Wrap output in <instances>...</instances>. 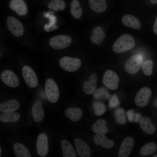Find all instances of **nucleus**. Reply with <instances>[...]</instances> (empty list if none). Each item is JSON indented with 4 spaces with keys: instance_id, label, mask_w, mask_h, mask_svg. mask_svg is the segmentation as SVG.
Listing matches in <instances>:
<instances>
[{
    "instance_id": "nucleus-1",
    "label": "nucleus",
    "mask_w": 157,
    "mask_h": 157,
    "mask_svg": "<svg viewBox=\"0 0 157 157\" xmlns=\"http://www.w3.org/2000/svg\"><path fill=\"white\" fill-rule=\"evenodd\" d=\"M135 42L133 37L129 34H124L119 37L114 43L113 51L117 53H121L132 49Z\"/></svg>"
},
{
    "instance_id": "nucleus-2",
    "label": "nucleus",
    "mask_w": 157,
    "mask_h": 157,
    "mask_svg": "<svg viewBox=\"0 0 157 157\" xmlns=\"http://www.w3.org/2000/svg\"><path fill=\"white\" fill-rule=\"evenodd\" d=\"M143 58L140 54L133 55L126 61L124 65L126 71L130 74H134L140 70L143 63Z\"/></svg>"
},
{
    "instance_id": "nucleus-3",
    "label": "nucleus",
    "mask_w": 157,
    "mask_h": 157,
    "mask_svg": "<svg viewBox=\"0 0 157 157\" xmlns=\"http://www.w3.org/2000/svg\"><path fill=\"white\" fill-rule=\"evenodd\" d=\"M45 89L47 97L51 103L56 102L60 95L59 90L57 85L52 78L47 79L45 82Z\"/></svg>"
},
{
    "instance_id": "nucleus-4",
    "label": "nucleus",
    "mask_w": 157,
    "mask_h": 157,
    "mask_svg": "<svg viewBox=\"0 0 157 157\" xmlns=\"http://www.w3.org/2000/svg\"><path fill=\"white\" fill-rule=\"evenodd\" d=\"M60 66L63 69L69 72H74L78 70L81 67V60L76 58L68 56L62 57L59 61Z\"/></svg>"
},
{
    "instance_id": "nucleus-5",
    "label": "nucleus",
    "mask_w": 157,
    "mask_h": 157,
    "mask_svg": "<svg viewBox=\"0 0 157 157\" xmlns=\"http://www.w3.org/2000/svg\"><path fill=\"white\" fill-rule=\"evenodd\" d=\"M71 41V38L69 36L59 35L51 38L49 40V44L53 49H62L69 46Z\"/></svg>"
},
{
    "instance_id": "nucleus-6",
    "label": "nucleus",
    "mask_w": 157,
    "mask_h": 157,
    "mask_svg": "<svg viewBox=\"0 0 157 157\" xmlns=\"http://www.w3.org/2000/svg\"><path fill=\"white\" fill-rule=\"evenodd\" d=\"M22 74L26 84L29 87L33 88L38 84V79L35 72L29 66L26 65L22 69Z\"/></svg>"
},
{
    "instance_id": "nucleus-7",
    "label": "nucleus",
    "mask_w": 157,
    "mask_h": 157,
    "mask_svg": "<svg viewBox=\"0 0 157 157\" xmlns=\"http://www.w3.org/2000/svg\"><path fill=\"white\" fill-rule=\"evenodd\" d=\"M119 78L117 75L113 71L108 70L105 72L102 79L103 84L111 90L117 89L118 86Z\"/></svg>"
},
{
    "instance_id": "nucleus-8",
    "label": "nucleus",
    "mask_w": 157,
    "mask_h": 157,
    "mask_svg": "<svg viewBox=\"0 0 157 157\" xmlns=\"http://www.w3.org/2000/svg\"><path fill=\"white\" fill-rule=\"evenodd\" d=\"M151 95V89L147 87H143L137 93L135 99V103L139 107H144L149 103Z\"/></svg>"
},
{
    "instance_id": "nucleus-9",
    "label": "nucleus",
    "mask_w": 157,
    "mask_h": 157,
    "mask_svg": "<svg viewBox=\"0 0 157 157\" xmlns=\"http://www.w3.org/2000/svg\"><path fill=\"white\" fill-rule=\"evenodd\" d=\"M7 24L8 30L14 36L19 37L23 34L24 32L23 26L16 18L12 16L8 17Z\"/></svg>"
},
{
    "instance_id": "nucleus-10",
    "label": "nucleus",
    "mask_w": 157,
    "mask_h": 157,
    "mask_svg": "<svg viewBox=\"0 0 157 157\" xmlns=\"http://www.w3.org/2000/svg\"><path fill=\"white\" fill-rule=\"evenodd\" d=\"M2 82L12 88H16L19 84V79L12 71L6 69L3 71L0 75Z\"/></svg>"
},
{
    "instance_id": "nucleus-11",
    "label": "nucleus",
    "mask_w": 157,
    "mask_h": 157,
    "mask_svg": "<svg viewBox=\"0 0 157 157\" xmlns=\"http://www.w3.org/2000/svg\"><path fill=\"white\" fill-rule=\"evenodd\" d=\"M36 149L38 154L41 157L46 156L48 152V141L47 135L41 133L38 136L36 142Z\"/></svg>"
},
{
    "instance_id": "nucleus-12",
    "label": "nucleus",
    "mask_w": 157,
    "mask_h": 157,
    "mask_svg": "<svg viewBox=\"0 0 157 157\" xmlns=\"http://www.w3.org/2000/svg\"><path fill=\"white\" fill-rule=\"evenodd\" d=\"M134 145V140L132 137H128L125 138L121 144L118 151V156H128L131 154Z\"/></svg>"
},
{
    "instance_id": "nucleus-13",
    "label": "nucleus",
    "mask_w": 157,
    "mask_h": 157,
    "mask_svg": "<svg viewBox=\"0 0 157 157\" xmlns=\"http://www.w3.org/2000/svg\"><path fill=\"white\" fill-rule=\"evenodd\" d=\"M74 143L77 153L81 157H89L90 156L91 149L89 145L81 139L76 138Z\"/></svg>"
},
{
    "instance_id": "nucleus-14",
    "label": "nucleus",
    "mask_w": 157,
    "mask_h": 157,
    "mask_svg": "<svg viewBox=\"0 0 157 157\" xmlns=\"http://www.w3.org/2000/svg\"><path fill=\"white\" fill-rule=\"evenodd\" d=\"M32 113L34 120L38 122L41 121L44 116L43 104L40 100L37 99L34 102L32 108Z\"/></svg>"
},
{
    "instance_id": "nucleus-15",
    "label": "nucleus",
    "mask_w": 157,
    "mask_h": 157,
    "mask_svg": "<svg viewBox=\"0 0 157 157\" xmlns=\"http://www.w3.org/2000/svg\"><path fill=\"white\" fill-rule=\"evenodd\" d=\"M97 76L95 73H93L90 76L89 79L84 83L83 90L87 94L90 95L93 93L97 88Z\"/></svg>"
},
{
    "instance_id": "nucleus-16",
    "label": "nucleus",
    "mask_w": 157,
    "mask_h": 157,
    "mask_svg": "<svg viewBox=\"0 0 157 157\" xmlns=\"http://www.w3.org/2000/svg\"><path fill=\"white\" fill-rule=\"evenodd\" d=\"M9 6L11 9L19 15L23 16L27 13V6L23 0H11Z\"/></svg>"
},
{
    "instance_id": "nucleus-17",
    "label": "nucleus",
    "mask_w": 157,
    "mask_h": 157,
    "mask_svg": "<svg viewBox=\"0 0 157 157\" xmlns=\"http://www.w3.org/2000/svg\"><path fill=\"white\" fill-rule=\"evenodd\" d=\"M122 21L124 26L135 29H139L141 26L139 20L133 15L128 14L124 15L122 18Z\"/></svg>"
},
{
    "instance_id": "nucleus-18",
    "label": "nucleus",
    "mask_w": 157,
    "mask_h": 157,
    "mask_svg": "<svg viewBox=\"0 0 157 157\" xmlns=\"http://www.w3.org/2000/svg\"><path fill=\"white\" fill-rule=\"evenodd\" d=\"M93 140L97 145L107 149L111 148L115 144L113 141L107 139L104 134H97L93 137Z\"/></svg>"
},
{
    "instance_id": "nucleus-19",
    "label": "nucleus",
    "mask_w": 157,
    "mask_h": 157,
    "mask_svg": "<svg viewBox=\"0 0 157 157\" xmlns=\"http://www.w3.org/2000/svg\"><path fill=\"white\" fill-rule=\"evenodd\" d=\"M19 106V103L17 100H9L0 104V111L3 112L14 111L18 109Z\"/></svg>"
},
{
    "instance_id": "nucleus-20",
    "label": "nucleus",
    "mask_w": 157,
    "mask_h": 157,
    "mask_svg": "<svg viewBox=\"0 0 157 157\" xmlns=\"http://www.w3.org/2000/svg\"><path fill=\"white\" fill-rule=\"evenodd\" d=\"M66 116L71 121L76 122L82 118L83 113L81 109L78 108H68L65 111Z\"/></svg>"
},
{
    "instance_id": "nucleus-21",
    "label": "nucleus",
    "mask_w": 157,
    "mask_h": 157,
    "mask_svg": "<svg viewBox=\"0 0 157 157\" xmlns=\"http://www.w3.org/2000/svg\"><path fill=\"white\" fill-rule=\"evenodd\" d=\"M105 36V33L102 28L100 26H97L92 31L91 40L93 43L99 45L103 42Z\"/></svg>"
},
{
    "instance_id": "nucleus-22",
    "label": "nucleus",
    "mask_w": 157,
    "mask_h": 157,
    "mask_svg": "<svg viewBox=\"0 0 157 157\" xmlns=\"http://www.w3.org/2000/svg\"><path fill=\"white\" fill-rule=\"evenodd\" d=\"M139 124L143 130L148 134H152L155 131V127L148 117H142L140 120Z\"/></svg>"
},
{
    "instance_id": "nucleus-23",
    "label": "nucleus",
    "mask_w": 157,
    "mask_h": 157,
    "mask_svg": "<svg viewBox=\"0 0 157 157\" xmlns=\"http://www.w3.org/2000/svg\"><path fill=\"white\" fill-rule=\"evenodd\" d=\"M61 145L64 157H76V152L71 144L67 140L61 141Z\"/></svg>"
},
{
    "instance_id": "nucleus-24",
    "label": "nucleus",
    "mask_w": 157,
    "mask_h": 157,
    "mask_svg": "<svg viewBox=\"0 0 157 157\" xmlns=\"http://www.w3.org/2000/svg\"><path fill=\"white\" fill-rule=\"evenodd\" d=\"M90 6L93 11L100 13L105 11L107 8L105 0H88Z\"/></svg>"
},
{
    "instance_id": "nucleus-25",
    "label": "nucleus",
    "mask_w": 157,
    "mask_h": 157,
    "mask_svg": "<svg viewBox=\"0 0 157 157\" xmlns=\"http://www.w3.org/2000/svg\"><path fill=\"white\" fill-rule=\"evenodd\" d=\"M13 149L17 157H31L29 151L23 144L16 142L13 145Z\"/></svg>"
},
{
    "instance_id": "nucleus-26",
    "label": "nucleus",
    "mask_w": 157,
    "mask_h": 157,
    "mask_svg": "<svg viewBox=\"0 0 157 157\" xmlns=\"http://www.w3.org/2000/svg\"><path fill=\"white\" fill-rule=\"evenodd\" d=\"M107 122L105 120L103 119L98 120L92 126V131L97 134H105L108 131L106 126Z\"/></svg>"
},
{
    "instance_id": "nucleus-27",
    "label": "nucleus",
    "mask_w": 157,
    "mask_h": 157,
    "mask_svg": "<svg viewBox=\"0 0 157 157\" xmlns=\"http://www.w3.org/2000/svg\"><path fill=\"white\" fill-rule=\"evenodd\" d=\"M19 114L15 112H3L0 115V121L3 122H14L20 118Z\"/></svg>"
},
{
    "instance_id": "nucleus-28",
    "label": "nucleus",
    "mask_w": 157,
    "mask_h": 157,
    "mask_svg": "<svg viewBox=\"0 0 157 157\" xmlns=\"http://www.w3.org/2000/svg\"><path fill=\"white\" fill-rule=\"evenodd\" d=\"M72 15L75 18L79 19L82 15L81 7L80 6V3L78 0H72L71 3L70 9Z\"/></svg>"
},
{
    "instance_id": "nucleus-29",
    "label": "nucleus",
    "mask_w": 157,
    "mask_h": 157,
    "mask_svg": "<svg viewBox=\"0 0 157 157\" xmlns=\"http://www.w3.org/2000/svg\"><path fill=\"white\" fill-rule=\"evenodd\" d=\"M157 147L156 144L150 142L144 145L140 151V154L142 156H147L154 153L156 150Z\"/></svg>"
},
{
    "instance_id": "nucleus-30",
    "label": "nucleus",
    "mask_w": 157,
    "mask_h": 157,
    "mask_svg": "<svg viewBox=\"0 0 157 157\" xmlns=\"http://www.w3.org/2000/svg\"><path fill=\"white\" fill-rule=\"evenodd\" d=\"M93 96L96 99L103 98L108 99L111 98L108 89L104 87H101L96 90L93 92Z\"/></svg>"
},
{
    "instance_id": "nucleus-31",
    "label": "nucleus",
    "mask_w": 157,
    "mask_h": 157,
    "mask_svg": "<svg viewBox=\"0 0 157 157\" xmlns=\"http://www.w3.org/2000/svg\"><path fill=\"white\" fill-rule=\"evenodd\" d=\"M49 8L57 11L59 10H63L65 7L66 4L63 0H51L47 5Z\"/></svg>"
},
{
    "instance_id": "nucleus-32",
    "label": "nucleus",
    "mask_w": 157,
    "mask_h": 157,
    "mask_svg": "<svg viewBox=\"0 0 157 157\" xmlns=\"http://www.w3.org/2000/svg\"><path fill=\"white\" fill-rule=\"evenodd\" d=\"M115 115L117 122L120 124H124L126 122V118L124 110L121 108H117L115 110Z\"/></svg>"
},
{
    "instance_id": "nucleus-33",
    "label": "nucleus",
    "mask_w": 157,
    "mask_h": 157,
    "mask_svg": "<svg viewBox=\"0 0 157 157\" xmlns=\"http://www.w3.org/2000/svg\"><path fill=\"white\" fill-rule=\"evenodd\" d=\"M153 66V61L151 60H147L142 63V68L145 75L150 76L151 75Z\"/></svg>"
},
{
    "instance_id": "nucleus-34",
    "label": "nucleus",
    "mask_w": 157,
    "mask_h": 157,
    "mask_svg": "<svg viewBox=\"0 0 157 157\" xmlns=\"http://www.w3.org/2000/svg\"><path fill=\"white\" fill-rule=\"evenodd\" d=\"M93 107L95 115L100 116L103 114L106 110L105 106L102 103L95 101L93 104Z\"/></svg>"
},
{
    "instance_id": "nucleus-35",
    "label": "nucleus",
    "mask_w": 157,
    "mask_h": 157,
    "mask_svg": "<svg viewBox=\"0 0 157 157\" xmlns=\"http://www.w3.org/2000/svg\"><path fill=\"white\" fill-rule=\"evenodd\" d=\"M119 104L118 99L116 94L113 95L109 101V106L111 108H115Z\"/></svg>"
},
{
    "instance_id": "nucleus-36",
    "label": "nucleus",
    "mask_w": 157,
    "mask_h": 157,
    "mask_svg": "<svg viewBox=\"0 0 157 157\" xmlns=\"http://www.w3.org/2000/svg\"><path fill=\"white\" fill-rule=\"evenodd\" d=\"M135 114L132 110H129L127 112V115L128 119L130 121L132 122L134 119Z\"/></svg>"
},
{
    "instance_id": "nucleus-37",
    "label": "nucleus",
    "mask_w": 157,
    "mask_h": 157,
    "mask_svg": "<svg viewBox=\"0 0 157 157\" xmlns=\"http://www.w3.org/2000/svg\"><path fill=\"white\" fill-rule=\"evenodd\" d=\"M153 30L155 34L157 35V16L153 26Z\"/></svg>"
},
{
    "instance_id": "nucleus-38",
    "label": "nucleus",
    "mask_w": 157,
    "mask_h": 157,
    "mask_svg": "<svg viewBox=\"0 0 157 157\" xmlns=\"http://www.w3.org/2000/svg\"><path fill=\"white\" fill-rule=\"evenodd\" d=\"M141 117L139 113L135 114L134 115V120L136 122H138L139 121Z\"/></svg>"
},
{
    "instance_id": "nucleus-39",
    "label": "nucleus",
    "mask_w": 157,
    "mask_h": 157,
    "mask_svg": "<svg viewBox=\"0 0 157 157\" xmlns=\"http://www.w3.org/2000/svg\"><path fill=\"white\" fill-rule=\"evenodd\" d=\"M150 1L153 4H157V0H150Z\"/></svg>"
},
{
    "instance_id": "nucleus-40",
    "label": "nucleus",
    "mask_w": 157,
    "mask_h": 157,
    "mask_svg": "<svg viewBox=\"0 0 157 157\" xmlns=\"http://www.w3.org/2000/svg\"><path fill=\"white\" fill-rule=\"evenodd\" d=\"M154 105L155 106L157 107V99H156L154 101Z\"/></svg>"
},
{
    "instance_id": "nucleus-41",
    "label": "nucleus",
    "mask_w": 157,
    "mask_h": 157,
    "mask_svg": "<svg viewBox=\"0 0 157 157\" xmlns=\"http://www.w3.org/2000/svg\"><path fill=\"white\" fill-rule=\"evenodd\" d=\"M1 153H2V150H1V147H0V157L1 156Z\"/></svg>"
},
{
    "instance_id": "nucleus-42",
    "label": "nucleus",
    "mask_w": 157,
    "mask_h": 157,
    "mask_svg": "<svg viewBox=\"0 0 157 157\" xmlns=\"http://www.w3.org/2000/svg\"><path fill=\"white\" fill-rule=\"evenodd\" d=\"M153 157H157V154L154 155Z\"/></svg>"
}]
</instances>
